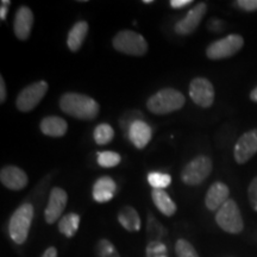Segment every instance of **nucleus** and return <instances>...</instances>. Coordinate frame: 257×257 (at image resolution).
Masks as SVG:
<instances>
[{
    "instance_id": "obj_1",
    "label": "nucleus",
    "mask_w": 257,
    "mask_h": 257,
    "mask_svg": "<svg viewBox=\"0 0 257 257\" xmlns=\"http://www.w3.org/2000/svg\"><path fill=\"white\" fill-rule=\"evenodd\" d=\"M59 105L64 113L80 120L95 119L100 111V106L95 99L75 92H67L62 94Z\"/></svg>"
},
{
    "instance_id": "obj_2",
    "label": "nucleus",
    "mask_w": 257,
    "mask_h": 257,
    "mask_svg": "<svg viewBox=\"0 0 257 257\" xmlns=\"http://www.w3.org/2000/svg\"><path fill=\"white\" fill-rule=\"evenodd\" d=\"M185 102V95L178 89L162 88L148 99L147 108L154 114L163 115L181 110Z\"/></svg>"
},
{
    "instance_id": "obj_3",
    "label": "nucleus",
    "mask_w": 257,
    "mask_h": 257,
    "mask_svg": "<svg viewBox=\"0 0 257 257\" xmlns=\"http://www.w3.org/2000/svg\"><path fill=\"white\" fill-rule=\"evenodd\" d=\"M34 206L31 204L21 205L14 212L9 223V233L16 244H24L30 232L32 219H34Z\"/></svg>"
},
{
    "instance_id": "obj_4",
    "label": "nucleus",
    "mask_w": 257,
    "mask_h": 257,
    "mask_svg": "<svg viewBox=\"0 0 257 257\" xmlns=\"http://www.w3.org/2000/svg\"><path fill=\"white\" fill-rule=\"evenodd\" d=\"M113 48L130 56H143L148 53V42L142 35L133 30H121L112 40Z\"/></svg>"
},
{
    "instance_id": "obj_5",
    "label": "nucleus",
    "mask_w": 257,
    "mask_h": 257,
    "mask_svg": "<svg viewBox=\"0 0 257 257\" xmlns=\"http://www.w3.org/2000/svg\"><path fill=\"white\" fill-rule=\"evenodd\" d=\"M216 223L221 230L231 234H238L244 230L242 213L237 202L229 199L216 213Z\"/></svg>"
},
{
    "instance_id": "obj_6",
    "label": "nucleus",
    "mask_w": 257,
    "mask_h": 257,
    "mask_svg": "<svg viewBox=\"0 0 257 257\" xmlns=\"http://www.w3.org/2000/svg\"><path fill=\"white\" fill-rule=\"evenodd\" d=\"M213 169L211 157L200 155L194 157L184 167L181 172V180L187 186H199L206 180Z\"/></svg>"
},
{
    "instance_id": "obj_7",
    "label": "nucleus",
    "mask_w": 257,
    "mask_h": 257,
    "mask_svg": "<svg viewBox=\"0 0 257 257\" xmlns=\"http://www.w3.org/2000/svg\"><path fill=\"white\" fill-rule=\"evenodd\" d=\"M244 47V38L238 34H231L220 40L212 42L206 48V56L210 60L229 59L236 55Z\"/></svg>"
},
{
    "instance_id": "obj_8",
    "label": "nucleus",
    "mask_w": 257,
    "mask_h": 257,
    "mask_svg": "<svg viewBox=\"0 0 257 257\" xmlns=\"http://www.w3.org/2000/svg\"><path fill=\"white\" fill-rule=\"evenodd\" d=\"M48 89H49V85L44 80L30 83L19 92L17 99H16V107L24 113L32 111L43 100Z\"/></svg>"
},
{
    "instance_id": "obj_9",
    "label": "nucleus",
    "mask_w": 257,
    "mask_h": 257,
    "mask_svg": "<svg viewBox=\"0 0 257 257\" xmlns=\"http://www.w3.org/2000/svg\"><path fill=\"white\" fill-rule=\"evenodd\" d=\"M189 96L195 105L202 108H208L213 105L216 92L208 79L194 78L189 83Z\"/></svg>"
},
{
    "instance_id": "obj_10",
    "label": "nucleus",
    "mask_w": 257,
    "mask_h": 257,
    "mask_svg": "<svg viewBox=\"0 0 257 257\" xmlns=\"http://www.w3.org/2000/svg\"><path fill=\"white\" fill-rule=\"evenodd\" d=\"M257 153V127L244 133L233 148V157L238 165H244Z\"/></svg>"
},
{
    "instance_id": "obj_11",
    "label": "nucleus",
    "mask_w": 257,
    "mask_h": 257,
    "mask_svg": "<svg viewBox=\"0 0 257 257\" xmlns=\"http://www.w3.org/2000/svg\"><path fill=\"white\" fill-rule=\"evenodd\" d=\"M207 12V4L206 3H199L197 6H194L191 11L186 15L181 21H179L175 24L174 30L178 35L181 36H187L191 35L199 28V25L204 19L205 15Z\"/></svg>"
},
{
    "instance_id": "obj_12",
    "label": "nucleus",
    "mask_w": 257,
    "mask_h": 257,
    "mask_svg": "<svg viewBox=\"0 0 257 257\" xmlns=\"http://www.w3.org/2000/svg\"><path fill=\"white\" fill-rule=\"evenodd\" d=\"M68 202V194L64 189L60 187H54L50 191L49 201L44 211V218L47 224H54L62 216L64 208Z\"/></svg>"
},
{
    "instance_id": "obj_13",
    "label": "nucleus",
    "mask_w": 257,
    "mask_h": 257,
    "mask_svg": "<svg viewBox=\"0 0 257 257\" xmlns=\"http://www.w3.org/2000/svg\"><path fill=\"white\" fill-rule=\"evenodd\" d=\"M0 181L11 191H22L29 184L28 174L17 166H5L0 170Z\"/></svg>"
},
{
    "instance_id": "obj_14",
    "label": "nucleus",
    "mask_w": 257,
    "mask_h": 257,
    "mask_svg": "<svg viewBox=\"0 0 257 257\" xmlns=\"http://www.w3.org/2000/svg\"><path fill=\"white\" fill-rule=\"evenodd\" d=\"M34 12L28 6H21L16 12L14 19V32L16 37L21 41H27L31 35L34 27Z\"/></svg>"
},
{
    "instance_id": "obj_15",
    "label": "nucleus",
    "mask_w": 257,
    "mask_h": 257,
    "mask_svg": "<svg viewBox=\"0 0 257 257\" xmlns=\"http://www.w3.org/2000/svg\"><path fill=\"white\" fill-rule=\"evenodd\" d=\"M230 197V189L224 182L217 181L212 184L208 188L205 197V205H206L207 210L210 211H218L223 205L229 200Z\"/></svg>"
},
{
    "instance_id": "obj_16",
    "label": "nucleus",
    "mask_w": 257,
    "mask_h": 257,
    "mask_svg": "<svg viewBox=\"0 0 257 257\" xmlns=\"http://www.w3.org/2000/svg\"><path fill=\"white\" fill-rule=\"evenodd\" d=\"M127 137L137 149H144L152 141L153 130L144 120H137L128 128Z\"/></svg>"
},
{
    "instance_id": "obj_17",
    "label": "nucleus",
    "mask_w": 257,
    "mask_h": 257,
    "mask_svg": "<svg viewBox=\"0 0 257 257\" xmlns=\"http://www.w3.org/2000/svg\"><path fill=\"white\" fill-rule=\"evenodd\" d=\"M115 192H117V185H115L114 180L111 179L110 176H101L96 180L93 186L92 195L96 202L104 204V202H108L113 199Z\"/></svg>"
},
{
    "instance_id": "obj_18",
    "label": "nucleus",
    "mask_w": 257,
    "mask_h": 257,
    "mask_svg": "<svg viewBox=\"0 0 257 257\" xmlns=\"http://www.w3.org/2000/svg\"><path fill=\"white\" fill-rule=\"evenodd\" d=\"M40 128L42 134L46 135V136L59 138L67 134L68 123L63 118L57 117V115H48V117L41 120Z\"/></svg>"
},
{
    "instance_id": "obj_19",
    "label": "nucleus",
    "mask_w": 257,
    "mask_h": 257,
    "mask_svg": "<svg viewBox=\"0 0 257 257\" xmlns=\"http://www.w3.org/2000/svg\"><path fill=\"white\" fill-rule=\"evenodd\" d=\"M88 30V23L85 21H80L73 25V28L69 30L68 38H67V46H68L70 51L76 53L80 50L86 37H87Z\"/></svg>"
},
{
    "instance_id": "obj_20",
    "label": "nucleus",
    "mask_w": 257,
    "mask_h": 257,
    "mask_svg": "<svg viewBox=\"0 0 257 257\" xmlns=\"http://www.w3.org/2000/svg\"><path fill=\"white\" fill-rule=\"evenodd\" d=\"M152 199L157 210L167 217L174 216L176 210H178L176 204L165 189H153Z\"/></svg>"
},
{
    "instance_id": "obj_21",
    "label": "nucleus",
    "mask_w": 257,
    "mask_h": 257,
    "mask_svg": "<svg viewBox=\"0 0 257 257\" xmlns=\"http://www.w3.org/2000/svg\"><path fill=\"white\" fill-rule=\"evenodd\" d=\"M117 219L128 232H137L141 230V218L133 206H124L118 212Z\"/></svg>"
},
{
    "instance_id": "obj_22",
    "label": "nucleus",
    "mask_w": 257,
    "mask_h": 257,
    "mask_svg": "<svg viewBox=\"0 0 257 257\" xmlns=\"http://www.w3.org/2000/svg\"><path fill=\"white\" fill-rule=\"evenodd\" d=\"M147 233L149 243L163 242L167 237V229L154 217L153 213L148 214L147 218Z\"/></svg>"
},
{
    "instance_id": "obj_23",
    "label": "nucleus",
    "mask_w": 257,
    "mask_h": 257,
    "mask_svg": "<svg viewBox=\"0 0 257 257\" xmlns=\"http://www.w3.org/2000/svg\"><path fill=\"white\" fill-rule=\"evenodd\" d=\"M80 225V216L78 213H68L59 221V231L68 238L75 236Z\"/></svg>"
},
{
    "instance_id": "obj_24",
    "label": "nucleus",
    "mask_w": 257,
    "mask_h": 257,
    "mask_svg": "<svg viewBox=\"0 0 257 257\" xmlns=\"http://www.w3.org/2000/svg\"><path fill=\"white\" fill-rule=\"evenodd\" d=\"M93 137H94L95 143L98 146H106V144L111 143L114 137V130L111 125L108 124H99L98 126L94 128L93 133Z\"/></svg>"
},
{
    "instance_id": "obj_25",
    "label": "nucleus",
    "mask_w": 257,
    "mask_h": 257,
    "mask_svg": "<svg viewBox=\"0 0 257 257\" xmlns=\"http://www.w3.org/2000/svg\"><path fill=\"white\" fill-rule=\"evenodd\" d=\"M95 255L96 257H120L113 243L105 238L100 239L96 243Z\"/></svg>"
},
{
    "instance_id": "obj_26",
    "label": "nucleus",
    "mask_w": 257,
    "mask_h": 257,
    "mask_svg": "<svg viewBox=\"0 0 257 257\" xmlns=\"http://www.w3.org/2000/svg\"><path fill=\"white\" fill-rule=\"evenodd\" d=\"M148 182H149L153 189H165L172 184V178H170L169 174L153 172L148 174Z\"/></svg>"
},
{
    "instance_id": "obj_27",
    "label": "nucleus",
    "mask_w": 257,
    "mask_h": 257,
    "mask_svg": "<svg viewBox=\"0 0 257 257\" xmlns=\"http://www.w3.org/2000/svg\"><path fill=\"white\" fill-rule=\"evenodd\" d=\"M98 165L102 168H113L120 163L121 157L114 152H101L98 154Z\"/></svg>"
},
{
    "instance_id": "obj_28",
    "label": "nucleus",
    "mask_w": 257,
    "mask_h": 257,
    "mask_svg": "<svg viewBox=\"0 0 257 257\" xmlns=\"http://www.w3.org/2000/svg\"><path fill=\"white\" fill-rule=\"evenodd\" d=\"M175 252L178 257H199L197 250L187 239L180 238L175 243Z\"/></svg>"
},
{
    "instance_id": "obj_29",
    "label": "nucleus",
    "mask_w": 257,
    "mask_h": 257,
    "mask_svg": "<svg viewBox=\"0 0 257 257\" xmlns=\"http://www.w3.org/2000/svg\"><path fill=\"white\" fill-rule=\"evenodd\" d=\"M143 118V114L141 113L140 111H136V110H131L125 113L123 117L120 118L119 120V124H120V127L121 130L124 131V133H128V128H130L131 125H133L135 121L137 120H142Z\"/></svg>"
},
{
    "instance_id": "obj_30",
    "label": "nucleus",
    "mask_w": 257,
    "mask_h": 257,
    "mask_svg": "<svg viewBox=\"0 0 257 257\" xmlns=\"http://www.w3.org/2000/svg\"><path fill=\"white\" fill-rule=\"evenodd\" d=\"M147 257H167V246L165 243L154 242L148 244Z\"/></svg>"
},
{
    "instance_id": "obj_31",
    "label": "nucleus",
    "mask_w": 257,
    "mask_h": 257,
    "mask_svg": "<svg viewBox=\"0 0 257 257\" xmlns=\"http://www.w3.org/2000/svg\"><path fill=\"white\" fill-rule=\"evenodd\" d=\"M248 198L250 206L252 207V210L257 212V176H255L250 182L248 187Z\"/></svg>"
},
{
    "instance_id": "obj_32",
    "label": "nucleus",
    "mask_w": 257,
    "mask_h": 257,
    "mask_svg": "<svg viewBox=\"0 0 257 257\" xmlns=\"http://www.w3.org/2000/svg\"><path fill=\"white\" fill-rule=\"evenodd\" d=\"M234 5L246 12L257 11V0H237L234 2Z\"/></svg>"
},
{
    "instance_id": "obj_33",
    "label": "nucleus",
    "mask_w": 257,
    "mask_h": 257,
    "mask_svg": "<svg viewBox=\"0 0 257 257\" xmlns=\"http://www.w3.org/2000/svg\"><path fill=\"white\" fill-rule=\"evenodd\" d=\"M10 6H11V2L10 0H3L2 6H0V21L2 22H4L6 17H8Z\"/></svg>"
},
{
    "instance_id": "obj_34",
    "label": "nucleus",
    "mask_w": 257,
    "mask_h": 257,
    "mask_svg": "<svg viewBox=\"0 0 257 257\" xmlns=\"http://www.w3.org/2000/svg\"><path fill=\"white\" fill-rule=\"evenodd\" d=\"M191 4H193L192 0H170L169 2V5L173 9H182Z\"/></svg>"
},
{
    "instance_id": "obj_35",
    "label": "nucleus",
    "mask_w": 257,
    "mask_h": 257,
    "mask_svg": "<svg viewBox=\"0 0 257 257\" xmlns=\"http://www.w3.org/2000/svg\"><path fill=\"white\" fill-rule=\"evenodd\" d=\"M6 95H8V92H6L5 80L0 75V104H4L6 100Z\"/></svg>"
},
{
    "instance_id": "obj_36",
    "label": "nucleus",
    "mask_w": 257,
    "mask_h": 257,
    "mask_svg": "<svg viewBox=\"0 0 257 257\" xmlns=\"http://www.w3.org/2000/svg\"><path fill=\"white\" fill-rule=\"evenodd\" d=\"M218 25H219V27H224V23L223 22L218 21V19H211L210 23H208V29L212 31H216V32L221 31V29L218 28Z\"/></svg>"
},
{
    "instance_id": "obj_37",
    "label": "nucleus",
    "mask_w": 257,
    "mask_h": 257,
    "mask_svg": "<svg viewBox=\"0 0 257 257\" xmlns=\"http://www.w3.org/2000/svg\"><path fill=\"white\" fill-rule=\"evenodd\" d=\"M41 257H57V249L55 246H50V248H48L46 251L43 252V255Z\"/></svg>"
},
{
    "instance_id": "obj_38",
    "label": "nucleus",
    "mask_w": 257,
    "mask_h": 257,
    "mask_svg": "<svg viewBox=\"0 0 257 257\" xmlns=\"http://www.w3.org/2000/svg\"><path fill=\"white\" fill-rule=\"evenodd\" d=\"M250 99H251L253 102H257V86L250 92Z\"/></svg>"
},
{
    "instance_id": "obj_39",
    "label": "nucleus",
    "mask_w": 257,
    "mask_h": 257,
    "mask_svg": "<svg viewBox=\"0 0 257 257\" xmlns=\"http://www.w3.org/2000/svg\"><path fill=\"white\" fill-rule=\"evenodd\" d=\"M144 4H152V3H153V0H144Z\"/></svg>"
}]
</instances>
